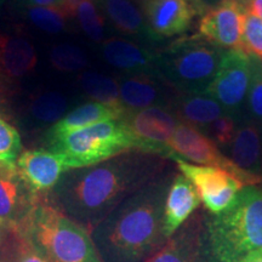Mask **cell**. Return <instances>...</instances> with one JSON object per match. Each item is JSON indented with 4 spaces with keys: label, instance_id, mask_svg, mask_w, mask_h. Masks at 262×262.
Listing matches in <instances>:
<instances>
[{
    "label": "cell",
    "instance_id": "cell-20",
    "mask_svg": "<svg viewBox=\"0 0 262 262\" xmlns=\"http://www.w3.org/2000/svg\"><path fill=\"white\" fill-rule=\"evenodd\" d=\"M125 111L117 110L107 104L96 102H88L77 107L70 114L64 116L60 122L54 124L47 134V142L57 137L68 135L74 131L85 129L95 124H100L111 120H118L122 118Z\"/></svg>",
    "mask_w": 262,
    "mask_h": 262
},
{
    "label": "cell",
    "instance_id": "cell-38",
    "mask_svg": "<svg viewBox=\"0 0 262 262\" xmlns=\"http://www.w3.org/2000/svg\"><path fill=\"white\" fill-rule=\"evenodd\" d=\"M239 262H262V248L247 255L243 260H241Z\"/></svg>",
    "mask_w": 262,
    "mask_h": 262
},
{
    "label": "cell",
    "instance_id": "cell-39",
    "mask_svg": "<svg viewBox=\"0 0 262 262\" xmlns=\"http://www.w3.org/2000/svg\"><path fill=\"white\" fill-rule=\"evenodd\" d=\"M6 227H0V256H2V247H3V239H4Z\"/></svg>",
    "mask_w": 262,
    "mask_h": 262
},
{
    "label": "cell",
    "instance_id": "cell-22",
    "mask_svg": "<svg viewBox=\"0 0 262 262\" xmlns=\"http://www.w3.org/2000/svg\"><path fill=\"white\" fill-rule=\"evenodd\" d=\"M201 220L199 215L192 216L185 226L145 262H196Z\"/></svg>",
    "mask_w": 262,
    "mask_h": 262
},
{
    "label": "cell",
    "instance_id": "cell-32",
    "mask_svg": "<svg viewBox=\"0 0 262 262\" xmlns=\"http://www.w3.org/2000/svg\"><path fill=\"white\" fill-rule=\"evenodd\" d=\"M241 119L229 114H225L216 119L215 122L209 124L202 131H204L206 136L210 139L216 146L227 147L234 139L235 133H237L238 125Z\"/></svg>",
    "mask_w": 262,
    "mask_h": 262
},
{
    "label": "cell",
    "instance_id": "cell-2",
    "mask_svg": "<svg viewBox=\"0 0 262 262\" xmlns=\"http://www.w3.org/2000/svg\"><path fill=\"white\" fill-rule=\"evenodd\" d=\"M170 182L158 176L95 227L91 235L102 262H145L166 243L163 216Z\"/></svg>",
    "mask_w": 262,
    "mask_h": 262
},
{
    "label": "cell",
    "instance_id": "cell-7",
    "mask_svg": "<svg viewBox=\"0 0 262 262\" xmlns=\"http://www.w3.org/2000/svg\"><path fill=\"white\" fill-rule=\"evenodd\" d=\"M251 74V56L242 49L225 50L217 72L205 93L215 98L229 116L242 120V110L247 103Z\"/></svg>",
    "mask_w": 262,
    "mask_h": 262
},
{
    "label": "cell",
    "instance_id": "cell-17",
    "mask_svg": "<svg viewBox=\"0 0 262 262\" xmlns=\"http://www.w3.org/2000/svg\"><path fill=\"white\" fill-rule=\"evenodd\" d=\"M102 54L104 60L117 70L126 72L127 74H147L158 78V54L147 50L134 41L122 38L107 39L102 44Z\"/></svg>",
    "mask_w": 262,
    "mask_h": 262
},
{
    "label": "cell",
    "instance_id": "cell-27",
    "mask_svg": "<svg viewBox=\"0 0 262 262\" xmlns=\"http://www.w3.org/2000/svg\"><path fill=\"white\" fill-rule=\"evenodd\" d=\"M68 107V101L63 95L58 93H45L39 95L29 106V114L35 122L49 125L60 122L64 117Z\"/></svg>",
    "mask_w": 262,
    "mask_h": 262
},
{
    "label": "cell",
    "instance_id": "cell-5",
    "mask_svg": "<svg viewBox=\"0 0 262 262\" xmlns=\"http://www.w3.org/2000/svg\"><path fill=\"white\" fill-rule=\"evenodd\" d=\"M224 51L199 37L180 39L158 54L157 77L179 94L205 93Z\"/></svg>",
    "mask_w": 262,
    "mask_h": 262
},
{
    "label": "cell",
    "instance_id": "cell-40",
    "mask_svg": "<svg viewBox=\"0 0 262 262\" xmlns=\"http://www.w3.org/2000/svg\"><path fill=\"white\" fill-rule=\"evenodd\" d=\"M261 176H262V158H261Z\"/></svg>",
    "mask_w": 262,
    "mask_h": 262
},
{
    "label": "cell",
    "instance_id": "cell-10",
    "mask_svg": "<svg viewBox=\"0 0 262 262\" xmlns=\"http://www.w3.org/2000/svg\"><path fill=\"white\" fill-rule=\"evenodd\" d=\"M173 162L185 178H187L198 192L201 202L211 215L220 214L234 202L235 196L245 186L231 172L216 166L196 165L172 157Z\"/></svg>",
    "mask_w": 262,
    "mask_h": 262
},
{
    "label": "cell",
    "instance_id": "cell-6",
    "mask_svg": "<svg viewBox=\"0 0 262 262\" xmlns=\"http://www.w3.org/2000/svg\"><path fill=\"white\" fill-rule=\"evenodd\" d=\"M48 145L51 150L64 157L70 170L86 168L137 149L136 140L120 119L74 131L48 141Z\"/></svg>",
    "mask_w": 262,
    "mask_h": 262
},
{
    "label": "cell",
    "instance_id": "cell-19",
    "mask_svg": "<svg viewBox=\"0 0 262 262\" xmlns=\"http://www.w3.org/2000/svg\"><path fill=\"white\" fill-rule=\"evenodd\" d=\"M231 159L239 169L261 176L262 126L243 118L239 123L234 139L231 142ZM262 178V176H261Z\"/></svg>",
    "mask_w": 262,
    "mask_h": 262
},
{
    "label": "cell",
    "instance_id": "cell-15",
    "mask_svg": "<svg viewBox=\"0 0 262 262\" xmlns=\"http://www.w3.org/2000/svg\"><path fill=\"white\" fill-rule=\"evenodd\" d=\"M38 195L26 185L16 169L0 166V227H17L24 222Z\"/></svg>",
    "mask_w": 262,
    "mask_h": 262
},
{
    "label": "cell",
    "instance_id": "cell-1",
    "mask_svg": "<svg viewBox=\"0 0 262 262\" xmlns=\"http://www.w3.org/2000/svg\"><path fill=\"white\" fill-rule=\"evenodd\" d=\"M163 169L162 157L131 149L95 165L64 172L49 199L91 233L117 206L160 176Z\"/></svg>",
    "mask_w": 262,
    "mask_h": 262
},
{
    "label": "cell",
    "instance_id": "cell-3",
    "mask_svg": "<svg viewBox=\"0 0 262 262\" xmlns=\"http://www.w3.org/2000/svg\"><path fill=\"white\" fill-rule=\"evenodd\" d=\"M261 248V187L245 186L226 210L202 217L196 262H239Z\"/></svg>",
    "mask_w": 262,
    "mask_h": 262
},
{
    "label": "cell",
    "instance_id": "cell-25",
    "mask_svg": "<svg viewBox=\"0 0 262 262\" xmlns=\"http://www.w3.org/2000/svg\"><path fill=\"white\" fill-rule=\"evenodd\" d=\"M79 84L84 93L96 102L125 111L120 101L119 85L117 80L95 72H85L79 77Z\"/></svg>",
    "mask_w": 262,
    "mask_h": 262
},
{
    "label": "cell",
    "instance_id": "cell-29",
    "mask_svg": "<svg viewBox=\"0 0 262 262\" xmlns=\"http://www.w3.org/2000/svg\"><path fill=\"white\" fill-rule=\"evenodd\" d=\"M27 16L35 27L41 31L57 34L66 28V19L70 16L60 8H44V6H28Z\"/></svg>",
    "mask_w": 262,
    "mask_h": 262
},
{
    "label": "cell",
    "instance_id": "cell-24",
    "mask_svg": "<svg viewBox=\"0 0 262 262\" xmlns=\"http://www.w3.org/2000/svg\"><path fill=\"white\" fill-rule=\"evenodd\" d=\"M0 262H50L19 226L6 227Z\"/></svg>",
    "mask_w": 262,
    "mask_h": 262
},
{
    "label": "cell",
    "instance_id": "cell-18",
    "mask_svg": "<svg viewBox=\"0 0 262 262\" xmlns=\"http://www.w3.org/2000/svg\"><path fill=\"white\" fill-rule=\"evenodd\" d=\"M37 63V52L28 39L0 33V77L6 83L31 74Z\"/></svg>",
    "mask_w": 262,
    "mask_h": 262
},
{
    "label": "cell",
    "instance_id": "cell-30",
    "mask_svg": "<svg viewBox=\"0 0 262 262\" xmlns=\"http://www.w3.org/2000/svg\"><path fill=\"white\" fill-rule=\"evenodd\" d=\"M50 60L55 68L63 72L80 71L88 63L85 52L70 44H61L52 49Z\"/></svg>",
    "mask_w": 262,
    "mask_h": 262
},
{
    "label": "cell",
    "instance_id": "cell-8",
    "mask_svg": "<svg viewBox=\"0 0 262 262\" xmlns=\"http://www.w3.org/2000/svg\"><path fill=\"white\" fill-rule=\"evenodd\" d=\"M169 147L173 156L201 164V165L216 166L231 172L244 186H256L262 183V178L239 169L228 157L222 155L217 146L205 135L201 129L191 124L180 122L173 130Z\"/></svg>",
    "mask_w": 262,
    "mask_h": 262
},
{
    "label": "cell",
    "instance_id": "cell-33",
    "mask_svg": "<svg viewBox=\"0 0 262 262\" xmlns=\"http://www.w3.org/2000/svg\"><path fill=\"white\" fill-rule=\"evenodd\" d=\"M245 106L249 118L262 126V64L255 58H253V74Z\"/></svg>",
    "mask_w": 262,
    "mask_h": 262
},
{
    "label": "cell",
    "instance_id": "cell-4",
    "mask_svg": "<svg viewBox=\"0 0 262 262\" xmlns=\"http://www.w3.org/2000/svg\"><path fill=\"white\" fill-rule=\"evenodd\" d=\"M50 262H102L93 235L66 216L45 195H38L19 225Z\"/></svg>",
    "mask_w": 262,
    "mask_h": 262
},
{
    "label": "cell",
    "instance_id": "cell-11",
    "mask_svg": "<svg viewBox=\"0 0 262 262\" xmlns=\"http://www.w3.org/2000/svg\"><path fill=\"white\" fill-rule=\"evenodd\" d=\"M244 16L243 3L221 0L203 14L198 27L199 37L220 49H242Z\"/></svg>",
    "mask_w": 262,
    "mask_h": 262
},
{
    "label": "cell",
    "instance_id": "cell-21",
    "mask_svg": "<svg viewBox=\"0 0 262 262\" xmlns=\"http://www.w3.org/2000/svg\"><path fill=\"white\" fill-rule=\"evenodd\" d=\"M180 122L204 129L216 119L228 114L215 98L206 93H182L171 104Z\"/></svg>",
    "mask_w": 262,
    "mask_h": 262
},
{
    "label": "cell",
    "instance_id": "cell-36",
    "mask_svg": "<svg viewBox=\"0 0 262 262\" xmlns=\"http://www.w3.org/2000/svg\"><path fill=\"white\" fill-rule=\"evenodd\" d=\"M243 5L248 12L255 15L262 21V0H245Z\"/></svg>",
    "mask_w": 262,
    "mask_h": 262
},
{
    "label": "cell",
    "instance_id": "cell-28",
    "mask_svg": "<svg viewBox=\"0 0 262 262\" xmlns=\"http://www.w3.org/2000/svg\"><path fill=\"white\" fill-rule=\"evenodd\" d=\"M21 150L22 142L17 129L0 117V166L16 169Z\"/></svg>",
    "mask_w": 262,
    "mask_h": 262
},
{
    "label": "cell",
    "instance_id": "cell-35",
    "mask_svg": "<svg viewBox=\"0 0 262 262\" xmlns=\"http://www.w3.org/2000/svg\"><path fill=\"white\" fill-rule=\"evenodd\" d=\"M193 8L195 9L196 14H205L209 9L214 8L221 0H189Z\"/></svg>",
    "mask_w": 262,
    "mask_h": 262
},
{
    "label": "cell",
    "instance_id": "cell-26",
    "mask_svg": "<svg viewBox=\"0 0 262 262\" xmlns=\"http://www.w3.org/2000/svg\"><path fill=\"white\" fill-rule=\"evenodd\" d=\"M67 11L71 16H77L81 29L91 40H102L106 24L93 0H68Z\"/></svg>",
    "mask_w": 262,
    "mask_h": 262
},
{
    "label": "cell",
    "instance_id": "cell-37",
    "mask_svg": "<svg viewBox=\"0 0 262 262\" xmlns=\"http://www.w3.org/2000/svg\"><path fill=\"white\" fill-rule=\"evenodd\" d=\"M6 81L0 77V117H2V112H4L6 106V90H5Z\"/></svg>",
    "mask_w": 262,
    "mask_h": 262
},
{
    "label": "cell",
    "instance_id": "cell-31",
    "mask_svg": "<svg viewBox=\"0 0 262 262\" xmlns=\"http://www.w3.org/2000/svg\"><path fill=\"white\" fill-rule=\"evenodd\" d=\"M242 49L262 64V21L245 10Z\"/></svg>",
    "mask_w": 262,
    "mask_h": 262
},
{
    "label": "cell",
    "instance_id": "cell-34",
    "mask_svg": "<svg viewBox=\"0 0 262 262\" xmlns=\"http://www.w3.org/2000/svg\"><path fill=\"white\" fill-rule=\"evenodd\" d=\"M28 6H44V8H60L64 10L66 0H26ZM68 15V14H67Z\"/></svg>",
    "mask_w": 262,
    "mask_h": 262
},
{
    "label": "cell",
    "instance_id": "cell-13",
    "mask_svg": "<svg viewBox=\"0 0 262 262\" xmlns=\"http://www.w3.org/2000/svg\"><path fill=\"white\" fill-rule=\"evenodd\" d=\"M142 14L149 39L160 40L187 31L196 11L189 0H145Z\"/></svg>",
    "mask_w": 262,
    "mask_h": 262
},
{
    "label": "cell",
    "instance_id": "cell-23",
    "mask_svg": "<svg viewBox=\"0 0 262 262\" xmlns=\"http://www.w3.org/2000/svg\"><path fill=\"white\" fill-rule=\"evenodd\" d=\"M100 5L118 31L149 38L145 16L133 0H100Z\"/></svg>",
    "mask_w": 262,
    "mask_h": 262
},
{
    "label": "cell",
    "instance_id": "cell-14",
    "mask_svg": "<svg viewBox=\"0 0 262 262\" xmlns=\"http://www.w3.org/2000/svg\"><path fill=\"white\" fill-rule=\"evenodd\" d=\"M120 101L125 111L152 106L171 107L179 93L170 85L147 74H129L118 81Z\"/></svg>",
    "mask_w": 262,
    "mask_h": 262
},
{
    "label": "cell",
    "instance_id": "cell-42",
    "mask_svg": "<svg viewBox=\"0 0 262 262\" xmlns=\"http://www.w3.org/2000/svg\"><path fill=\"white\" fill-rule=\"evenodd\" d=\"M239 2H241V3H243V2H245V0H239Z\"/></svg>",
    "mask_w": 262,
    "mask_h": 262
},
{
    "label": "cell",
    "instance_id": "cell-12",
    "mask_svg": "<svg viewBox=\"0 0 262 262\" xmlns=\"http://www.w3.org/2000/svg\"><path fill=\"white\" fill-rule=\"evenodd\" d=\"M16 170L37 195L50 193L64 172L70 171L64 157L48 149H29L19 155Z\"/></svg>",
    "mask_w": 262,
    "mask_h": 262
},
{
    "label": "cell",
    "instance_id": "cell-41",
    "mask_svg": "<svg viewBox=\"0 0 262 262\" xmlns=\"http://www.w3.org/2000/svg\"><path fill=\"white\" fill-rule=\"evenodd\" d=\"M3 2H4V0H0V5H2V3H3Z\"/></svg>",
    "mask_w": 262,
    "mask_h": 262
},
{
    "label": "cell",
    "instance_id": "cell-9",
    "mask_svg": "<svg viewBox=\"0 0 262 262\" xmlns=\"http://www.w3.org/2000/svg\"><path fill=\"white\" fill-rule=\"evenodd\" d=\"M120 120L136 140L137 149L172 159L169 141L180 120L171 107L152 106L125 111Z\"/></svg>",
    "mask_w": 262,
    "mask_h": 262
},
{
    "label": "cell",
    "instance_id": "cell-16",
    "mask_svg": "<svg viewBox=\"0 0 262 262\" xmlns=\"http://www.w3.org/2000/svg\"><path fill=\"white\" fill-rule=\"evenodd\" d=\"M201 204L198 192L187 178L180 173L173 176L164 204L163 233L171 238L187 222Z\"/></svg>",
    "mask_w": 262,
    "mask_h": 262
}]
</instances>
